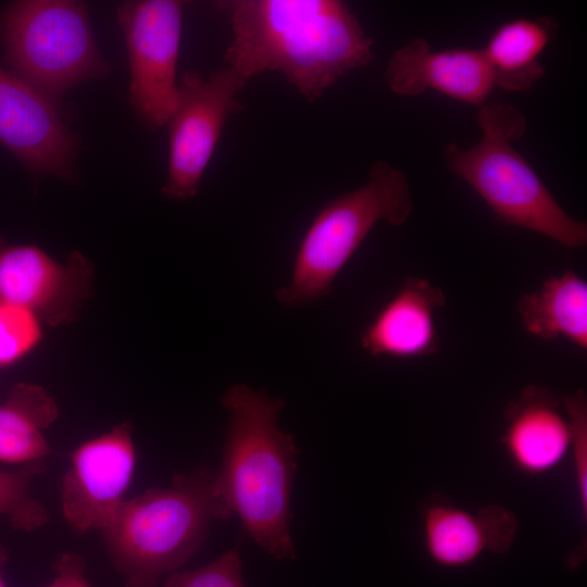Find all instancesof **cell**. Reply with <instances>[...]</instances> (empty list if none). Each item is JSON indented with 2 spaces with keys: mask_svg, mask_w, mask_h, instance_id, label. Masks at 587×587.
I'll list each match as a JSON object with an SVG mask.
<instances>
[{
  "mask_svg": "<svg viewBox=\"0 0 587 587\" xmlns=\"http://www.w3.org/2000/svg\"><path fill=\"white\" fill-rule=\"evenodd\" d=\"M86 569L87 563L79 553H60L52 562L53 577L45 587H92Z\"/></svg>",
  "mask_w": 587,
  "mask_h": 587,
  "instance_id": "603a6c76",
  "label": "cell"
},
{
  "mask_svg": "<svg viewBox=\"0 0 587 587\" xmlns=\"http://www.w3.org/2000/svg\"><path fill=\"white\" fill-rule=\"evenodd\" d=\"M480 140L470 149L448 145V168L465 182L499 222L547 236L565 248L587 243V225L570 216L529 163L511 143L523 136L526 120L508 103L482 105Z\"/></svg>",
  "mask_w": 587,
  "mask_h": 587,
  "instance_id": "277c9868",
  "label": "cell"
},
{
  "mask_svg": "<svg viewBox=\"0 0 587 587\" xmlns=\"http://www.w3.org/2000/svg\"><path fill=\"white\" fill-rule=\"evenodd\" d=\"M501 444L522 473L539 476L557 469L571 451L572 429L560 400L529 385L505 409Z\"/></svg>",
  "mask_w": 587,
  "mask_h": 587,
  "instance_id": "9a60e30c",
  "label": "cell"
},
{
  "mask_svg": "<svg viewBox=\"0 0 587 587\" xmlns=\"http://www.w3.org/2000/svg\"><path fill=\"white\" fill-rule=\"evenodd\" d=\"M47 470L46 460L0 471V515L7 516L16 530L34 532L49 523L47 508L30 492L37 476Z\"/></svg>",
  "mask_w": 587,
  "mask_h": 587,
  "instance_id": "d6986e66",
  "label": "cell"
},
{
  "mask_svg": "<svg viewBox=\"0 0 587 587\" xmlns=\"http://www.w3.org/2000/svg\"><path fill=\"white\" fill-rule=\"evenodd\" d=\"M9 555L7 547L0 544V587H8L3 575V569L9 561Z\"/></svg>",
  "mask_w": 587,
  "mask_h": 587,
  "instance_id": "cb8c5ba5",
  "label": "cell"
},
{
  "mask_svg": "<svg viewBox=\"0 0 587 587\" xmlns=\"http://www.w3.org/2000/svg\"><path fill=\"white\" fill-rule=\"evenodd\" d=\"M162 587H245L239 548L198 569L172 573Z\"/></svg>",
  "mask_w": 587,
  "mask_h": 587,
  "instance_id": "44dd1931",
  "label": "cell"
},
{
  "mask_svg": "<svg viewBox=\"0 0 587 587\" xmlns=\"http://www.w3.org/2000/svg\"><path fill=\"white\" fill-rule=\"evenodd\" d=\"M55 400L39 385L17 383L0 404V462L47 460L52 449L45 430L58 419Z\"/></svg>",
  "mask_w": 587,
  "mask_h": 587,
  "instance_id": "ac0fdd59",
  "label": "cell"
},
{
  "mask_svg": "<svg viewBox=\"0 0 587 587\" xmlns=\"http://www.w3.org/2000/svg\"><path fill=\"white\" fill-rule=\"evenodd\" d=\"M60 482L64 521L84 535L102 530L112 521L132 483L137 452L128 422L84 441L68 454Z\"/></svg>",
  "mask_w": 587,
  "mask_h": 587,
  "instance_id": "9c48e42d",
  "label": "cell"
},
{
  "mask_svg": "<svg viewBox=\"0 0 587 587\" xmlns=\"http://www.w3.org/2000/svg\"><path fill=\"white\" fill-rule=\"evenodd\" d=\"M247 79L229 66L207 78L196 71L183 74L168 129V168L161 188L171 200H188L198 193L204 170L229 115L242 110L237 93Z\"/></svg>",
  "mask_w": 587,
  "mask_h": 587,
  "instance_id": "52a82bcc",
  "label": "cell"
},
{
  "mask_svg": "<svg viewBox=\"0 0 587 587\" xmlns=\"http://www.w3.org/2000/svg\"><path fill=\"white\" fill-rule=\"evenodd\" d=\"M233 514L217 473L200 465L125 500L101 535L124 587H160L201 549L212 523Z\"/></svg>",
  "mask_w": 587,
  "mask_h": 587,
  "instance_id": "3957f363",
  "label": "cell"
},
{
  "mask_svg": "<svg viewBox=\"0 0 587 587\" xmlns=\"http://www.w3.org/2000/svg\"><path fill=\"white\" fill-rule=\"evenodd\" d=\"M563 409L572 429L571 451L580 511L587 514V399L583 389L563 396Z\"/></svg>",
  "mask_w": 587,
  "mask_h": 587,
  "instance_id": "7402d4cb",
  "label": "cell"
},
{
  "mask_svg": "<svg viewBox=\"0 0 587 587\" xmlns=\"http://www.w3.org/2000/svg\"><path fill=\"white\" fill-rule=\"evenodd\" d=\"M57 109L0 64V143L24 165L35 187L47 175L76 176L78 138Z\"/></svg>",
  "mask_w": 587,
  "mask_h": 587,
  "instance_id": "30bf717a",
  "label": "cell"
},
{
  "mask_svg": "<svg viewBox=\"0 0 587 587\" xmlns=\"http://www.w3.org/2000/svg\"><path fill=\"white\" fill-rule=\"evenodd\" d=\"M517 530L514 514L501 505L470 512L446 502L427 504L422 512L423 544L439 566L460 569L485 551L507 552Z\"/></svg>",
  "mask_w": 587,
  "mask_h": 587,
  "instance_id": "5bb4252c",
  "label": "cell"
},
{
  "mask_svg": "<svg viewBox=\"0 0 587 587\" xmlns=\"http://www.w3.org/2000/svg\"><path fill=\"white\" fill-rule=\"evenodd\" d=\"M553 16L515 18L500 25L483 50L495 85L507 91H526L545 74L539 59L554 38Z\"/></svg>",
  "mask_w": 587,
  "mask_h": 587,
  "instance_id": "e0dca14e",
  "label": "cell"
},
{
  "mask_svg": "<svg viewBox=\"0 0 587 587\" xmlns=\"http://www.w3.org/2000/svg\"><path fill=\"white\" fill-rule=\"evenodd\" d=\"M384 79L398 96L415 97L432 89L473 105H484L496 86L483 50L433 51L422 38L412 39L392 53Z\"/></svg>",
  "mask_w": 587,
  "mask_h": 587,
  "instance_id": "7c38bea8",
  "label": "cell"
},
{
  "mask_svg": "<svg viewBox=\"0 0 587 587\" xmlns=\"http://www.w3.org/2000/svg\"><path fill=\"white\" fill-rule=\"evenodd\" d=\"M40 320L27 309L0 301V367L12 365L41 340Z\"/></svg>",
  "mask_w": 587,
  "mask_h": 587,
  "instance_id": "ffe728a7",
  "label": "cell"
},
{
  "mask_svg": "<svg viewBox=\"0 0 587 587\" xmlns=\"http://www.w3.org/2000/svg\"><path fill=\"white\" fill-rule=\"evenodd\" d=\"M445 303L439 287L425 278L405 277L361 334L362 350L400 360L436 354L440 347L436 312Z\"/></svg>",
  "mask_w": 587,
  "mask_h": 587,
  "instance_id": "4fadbf2b",
  "label": "cell"
},
{
  "mask_svg": "<svg viewBox=\"0 0 587 587\" xmlns=\"http://www.w3.org/2000/svg\"><path fill=\"white\" fill-rule=\"evenodd\" d=\"M229 412L217 478L250 537L276 560L294 559L290 497L298 449L278 417L280 398L238 383L222 397Z\"/></svg>",
  "mask_w": 587,
  "mask_h": 587,
  "instance_id": "7a4b0ae2",
  "label": "cell"
},
{
  "mask_svg": "<svg viewBox=\"0 0 587 587\" xmlns=\"http://www.w3.org/2000/svg\"><path fill=\"white\" fill-rule=\"evenodd\" d=\"M93 266L78 251L65 263L32 245L0 237V301L29 310L51 326L73 322L92 292Z\"/></svg>",
  "mask_w": 587,
  "mask_h": 587,
  "instance_id": "8fae6325",
  "label": "cell"
},
{
  "mask_svg": "<svg viewBox=\"0 0 587 587\" xmlns=\"http://www.w3.org/2000/svg\"><path fill=\"white\" fill-rule=\"evenodd\" d=\"M523 328L546 341L565 339L587 349V283L569 270L551 276L517 302Z\"/></svg>",
  "mask_w": 587,
  "mask_h": 587,
  "instance_id": "2e32d148",
  "label": "cell"
},
{
  "mask_svg": "<svg viewBox=\"0 0 587 587\" xmlns=\"http://www.w3.org/2000/svg\"><path fill=\"white\" fill-rule=\"evenodd\" d=\"M413 210L403 171L375 162L367 182L328 200L317 212L297 249L290 280L277 301L295 309L327 296L336 277L378 222L404 224Z\"/></svg>",
  "mask_w": 587,
  "mask_h": 587,
  "instance_id": "5b68a950",
  "label": "cell"
},
{
  "mask_svg": "<svg viewBox=\"0 0 587 587\" xmlns=\"http://www.w3.org/2000/svg\"><path fill=\"white\" fill-rule=\"evenodd\" d=\"M215 7L232 24L227 66L247 80L277 71L308 101L374 60L373 40L342 1L230 0Z\"/></svg>",
  "mask_w": 587,
  "mask_h": 587,
  "instance_id": "6da1fadb",
  "label": "cell"
},
{
  "mask_svg": "<svg viewBox=\"0 0 587 587\" xmlns=\"http://www.w3.org/2000/svg\"><path fill=\"white\" fill-rule=\"evenodd\" d=\"M11 72L58 108L74 86L110 72L82 1L22 0L0 17Z\"/></svg>",
  "mask_w": 587,
  "mask_h": 587,
  "instance_id": "8992f818",
  "label": "cell"
},
{
  "mask_svg": "<svg viewBox=\"0 0 587 587\" xmlns=\"http://www.w3.org/2000/svg\"><path fill=\"white\" fill-rule=\"evenodd\" d=\"M183 9V1L140 0L116 10L128 52L130 103L153 132L166 125L177 103Z\"/></svg>",
  "mask_w": 587,
  "mask_h": 587,
  "instance_id": "ba28073f",
  "label": "cell"
}]
</instances>
